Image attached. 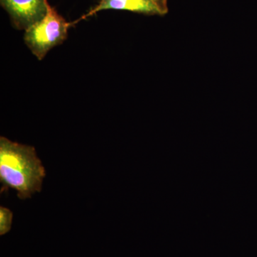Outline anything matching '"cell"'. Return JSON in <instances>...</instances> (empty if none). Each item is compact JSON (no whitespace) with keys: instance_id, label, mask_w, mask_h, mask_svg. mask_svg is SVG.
I'll list each match as a JSON object with an SVG mask.
<instances>
[{"instance_id":"obj_1","label":"cell","mask_w":257,"mask_h":257,"mask_svg":"<svg viewBox=\"0 0 257 257\" xmlns=\"http://www.w3.org/2000/svg\"><path fill=\"white\" fill-rule=\"evenodd\" d=\"M46 176L45 167L37 156L35 147L0 138V182L1 193L10 189L18 192L22 200L31 198L42 190Z\"/></svg>"},{"instance_id":"obj_2","label":"cell","mask_w":257,"mask_h":257,"mask_svg":"<svg viewBox=\"0 0 257 257\" xmlns=\"http://www.w3.org/2000/svg\"><path fill=\"white\" fill-rule=\"evenodd\" d=\"M48 3L45 18L25 30V44L39 60H43L49 51L67 39L68 30L73 26Z\"/></svg>"},{"instance_id":"obj_3","label":"cell","mask_w":257,"mask_h":257,"mask_svg":"<svg viewBox=\"0 0 257 257\" xmlns=\"http://www.w3.org/2000/svg\"><path fill=\"white\" fill-rule=\"evenodd\" d=\"M15 28L27 30L47 13L48 0H0Z\"/></svg>"},{"instance_id":"obj_4","label":"cell","mask_w":257,"mask_h":257,"mask_svg":"<svg viewBox=\"0 0 257 257\" xmlns=\"http://www.w3.org/2000/svg\"><path fill=\"white\" fill-rule=\"evenodd\" d=\"M124 10L147 15L165 16L169 13L168 0H99L87 14L73 22L74 25L103 10Z\"/></svg>"},{"instance_id":"obj_5","label":"cell","mask_w":257,"mask_h":257,"mask_svg":"<svg viewBox=\"0 0 257 257\" xmlns=\"http://www.w3.org/2000/svg\"><path fill=\"white\" fill-rule=\"evenodd\" d=\"M13 214L8 208L0 207V235L6 234L11 229Z\"/></svg>"}]
</instances>
